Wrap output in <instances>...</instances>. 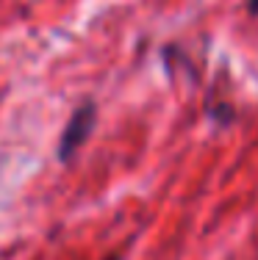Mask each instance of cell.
Instances as JSON below:
<instances>
[{"instance_id":"obj_1","label":"cell","mask_w":258,"mask_h":260,"mask_svg":"<svg viewBox=\"0 0 258 260\" xmlns=\"http://www.w3.org/2000/svg\"><path fill=\"white\" fill-rule=\"evenodd\" d=\"M95 125H97V105H95V100H83L75 111H72V116L67 119V125L59 136L56 158L61 164H70V160L78 155V150L89 141Z\"/></svg>"},{"instance_id":"obj_2","label":"cell","mask_w":258,"mask_h":260,"mask_svg":"<svg viewBox=\"0 0 258 260\" xmlns=\"http://www.w3.org/2000/svg\"><path fill=\"white\" fill-rule=\"evenodd\" d=\"M247 11L250 14H258V0H247Z\"/></svg>"},{"instance_id":"obj_3","label":"cell","mask_w":258,"mask_h":260,"mask_svg":"<svg viewBox=\"0 0 258 260\" xmlns=\"http://www.w3.org/2000/svg\"><path fill=\"white\" fill-rule=\"evenodd\" d=\"M106 260H122L120 255H111V257H106Z\"/></svg>"}]
</instances>
